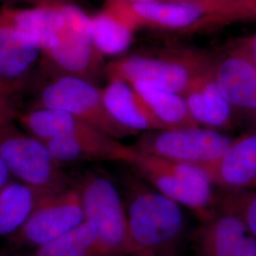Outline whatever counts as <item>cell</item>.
Segmentation results:
<instances>
[{
    "label": "cell",
    "instance_id": "7c38bea8",
    "mask_svg": "<svg viewBox=\"0 0 256 256\" xmlns=\"http://www.w3.org/2000/svg\"><path fill=\"white\" fill-rule=\"evenodd\" d=\"M60 164L86 162H119L130 164L136 151L118 140L99 132L90 136L52 138L43 142Z\"/></svg>",
    "mask_w": 256,
    "mask_h": 256
},
{
    "label": "cell",
    "instance_id": "8fae6325",
    "mask_svg": "<svg viewBox=\"0 0 256 256\" xmlns=\"http://www.w3.org/2000/svg\"><path fill=\"white\" fill-rule=\"evenodd\" d=\"M198 256H256V238L236 214L221 209L202 221L196 234Z\"/></svg>",
    "mask_w": 256,
    "mask_h": 256
},
{
    "label": "cell",
    "instance_id": "e0dca14e",
    "mask_svg": "<svg viewBox=\"0 0 256 256\" xmlns=\"http://www.w3.org/2000/svg\"><path fill=\"white\" fill-rule=\"evenodd\" d=\"M42 55L36 38L21 34L0 16V76L22 84Z\"/></svg>",
    "mask_w": 256,
    "mask_h": 256
},
{
    "label": "cell",
    "instance_id": "5bb4252c",
    "mask_svg": "<svg viewBox=\"0 0 256 256\" xmlns=\"http://www.w3.org/2000/svg\"><path fill=\"white\" fill-rule=\"evenodd\" d=\"M183 97L198 126L220 132L232 128V106L216 82L214 64L192 82Z\"/></svg>",
    "mask_w": 256,
    "mask_h": 256
},
{
    "label": "cell",
    "instance_id": "52a82bcc",
    "mask_svg": "<svg viewBox=\"0 0 256 256\" xmlns=\"http://www.w3.org/2000/svg\"><path fill=\"white\" fill-rule=\"evenodd\" d=\"M34 108L63 110L116 140L137 135L110 116L102 90L79 77L55 76L39 93Z\"/></svg>",
    "mask_w": 256,
    "mask_h": 256
},
{
    "label": "cell",
    "instance_id": "f1b7e54d",
    "mask_svg": "<svg viewBox=\"0 0 256 256\" xmlns=\"http://www.w3.org/2000/svg\"><path fill=\"white\" fill-rule=\"evenodd\" d=\"M16 1H28V2H34V3H36L37 6L38 5H42V4H44L45 2V0H16Z\"/></svg>",
    "mask_w": 256,
    "mask_h": 256
},
{
    "label": "cell",
    "instance_id": "3957f363",
    "mask_svg": "<svg viewBox=\"0 0 256 256\" xmlns=\"http://www.w3.org/2000/svg\"><path fill=\"white\" fill-rule=\"evenodd\" d=\"M0 158L10 176L43 196L72 186L45 144L19 129L14 120L0 122Z\"/></svg>",
    "mask_w": 256,
    "mask_h": 256
},
{
    "label": "cell",
    "instance_id": "5b68a950",
    "mask_svg": "<svg viewBox=\"0 0 256 256\" xmlns=\"http://www.w3.org/2000/svg\"><path fill=\"white\" fill-rule=\"evenodd\" d=\"M76 187L84 220L97 229L96 256H129L128 212L116 185L104 174L88 173Z\"/></svg>",
    "mask_w": 256,
    "mask_h": 256
},
{
    "label": "cell",
    "instance_id": "277c9868",
    "mask_svg": "<svg viewBox=\"0 0 256 256\" xmlns=\"http://www.w3.org/2000/svg\"><path fill=\"white\" fill-rule=\"evenodd\" d=\"M129 165L158 192L194 210L202 222L214 212V183L200 166L138 151Z\"/></svg>",
    "mask_w": 256,
    "mask_h": 256
},
{
    "label": "cell",
    "instance_id": "4316f807",
    "mask_svg": "<svg viewBox=\"0 0 256 256\" xmlns=\"http://www.w3.org/2000/svg\"><path fill=\"white\" fill-rule=\"evenodd\" d=\"M202 1L209 3L212 6L216 7V10H218L222 5H224V4H225L226 2H228L229 0H202Z\"/></svg>",
    "mask_w": 256,
    "mask_h": 256
},
{
    "label": "cell",
    "instance_id": "6da1fadb",
    "mask_svg": "<svg viewBox=\"0 0 256 256\" xmlns=\"http://www.w3.org/2000/svg\"><path fill=\"white\" fill-rule=\"evenodd\" d=\"M48 4L41 55L46 70L55 76H74L92 82L104 56L95 46L90 16L70 0H48Z\"/></svg>",
    "mask_w": 256,
    "mask_h": 256
},
{
    "label": "cell",
    "instance_id": "603a6c76",
    "mask_svg": "<svg viewBox=\"0 0 256 256\" xmlns=\"http://www.w3.org/2000/svg\"><path fill=\"white\" fill-rule=\"evenodd\" d=\"M256 20V0H229L207 19L205 28Z\"/></svg>",
    "mask_w": 256,
    "mask_h": 256
},
{
    "label": "cell",
    "instance_id": "8992f818",
    "mask_svg": "<svg viewBox=\"0 0 256 256\" xmlns=\"http://www.w3.org/2000/svg\"><path fill=\"white\" fill-rule=\"evenodd\" d=\"M200 55L192 52L174 54H135L122 57L106 64L108 79L129 84H144L162 90L184 95L192 82L212 66Z\"/></svg>",
    "mask_w": 256,
    "mask_h": 256
},
{
    "label": "cell",
    "instance_id": "ffe728a7",
    "mask_svg": "<svg viewBox=\"0 0 256 256\" xmlns=\"http://www.w3.org/2000/svg\"><path fill=\"white\" fill-rule=\"evenodd\" d=\"M90 18L95 46L102 56H114L126 52L134 40L135 30L108 10Z\"/></svg>",
    "mask_w": 256,
    "mask_h": 256
},
{
    "label": "cell",
    "instance_id": "d4e9b609",
    "mask_svg": "<svg viewBox=\"0 0 256 256\" xmlns=\"http://www.w3.org/2000/svg\"><path fill=\"white\" fill-rule=\"evenodd\" d=\"M230 52L242 55L256 64V34L236 40L230 46Z\"/></svg>",
    "mask_w": 256,
    "mask_h": 256
},
{
    "label": "cell",
    "instance_id": "ac0fdd59",
    "mask_svg": "<svg viewBox=\"0 0 256 256\" xmlns=\"http://www.w3.org/2000/svg\"><path fill=\"white\" fill-rule=\"evenodd\" d=\"M146 104L151 113L166 129L200 126L192 119L182 95L144 84H130Z\"/></svg>",
    "mask_w": 256,
    "mask_h": 256
},
{
    "label": "cell",
    "instance_id": "cb8c5ba5",
    "mask_svg": "<svg viewBox=\"0 0 256 256\" xmlns=\"http://www.w3.org/2000/svg\"><path fill=\"white\" fill-rule=\"evenodd\" d=\"M22 84L10 82L0 76V122L16 119L18 93Z\"/></svg>",
    "mask_w": 256,
    "mask_h": 256
},
{
    "label": "cell",
    "instance_id": "83f0119b",
    "mask_svg": "<svg viewBox=\"0 0 256 256\" xmlns=\"http://www.w3.org/2000/svg\"><path fill=\"white\" fill-rule=\"evenodd\" d=\"M131 3H149V2H156V1H178V0H120Z\"/></svg>",
    "mask_w": 256,
    "mask_h": 256
},
{
    "label": "cell",
    "instance_id": "44dd1931",
    "mask_svg": "<svg viewBox=\"0 0 256 256\" xmlns=\"http://www.w3.org/2000/svg\"><path fill=\"white\" fill-rule=\"evenodd\" d=\"M96 226L84 220L63 236L38 247L30 256H96Z\"/></svg>",
    "mask_w": 256,
    "mask_h": 256
},
{
    "label": "cell",
    "instance_id": "9c48e42d",
    "mask_svg": "<svg viewBox=\"0 0 256 256\" xmlns=\"http://www.w3.org/2000/svg\"><path fill=\"white\" fill-rule=\"evenodd\" d=\"M104 9L122 19L135 30L150 28L168 32H190L205 28L216 8L202 0L131 3L106 0Z\"/></svg>",
    "mask_w": 256,
    "mask_h": 256
},
{
    "label": "cell",
    "instance_id": "484cf974",
    "mask_svg": "<svg viewBox=\"0 0 256 256\" xmlns=\"http://www.w3.org/2000/svg\"><path fill=\"white\" fill-rule=\"evenodd\" d=\"M10 174L3 160L0 158V190L10 182Z\"/></svg>",
    "mask_w": 256,
    "mask_h": 256
},
{
    "label": "cell",
    "instance_id": "2e32d148",
    "mask_svg": "<svg viewBox=\"0 0 256 256\" xmlns=\"http://www.w3.org/2000/svg\"><path fill=\"white\" fill-rule=\"evenodd\" d=\"M102 94L110 116L124 128L136 134L166 129L128 82L111 79Z\"/></svg>",
    "mask_w": 256,
    "mask_h": 256
},
{
    "label": "cell",
    "instance_id": "d6986e66",
    "mask_svg": "<svg viewBox=\"0 0 256 256\" xmlns=\"http://www.w3.org/2000/svg\"><path fill=\"white\" fill-rule=\"evenodd\" d=\"M42 196L19 182H9L0 190V239L10 238L22 227Z\"/></svg>",
    "mask_w": 256,
    "mask_h": 256
},
{
    "label": "cell",
    "instance_id": "9a60e30c",
    "mask_svg": "<svg viewBox=\"0 0 256 256\" xmlns=\"http://www.w3.org/2000/svg\"><path fill=\"white\" fill-rule=\"evenodd\" d=\"M214 77L232 108L256 111V64L242 55L230 52L214 64Z\"/></svg>",
    "mask_w": 256,
    "mask_h": 256
},
{
    "label": "cell",
    "instance_id": "f546056e",
    "mask_svg": "<svg viewBox=\"0 0 256 256\" xmlns=\"http://www.w3.org/2000/svg\"><path fill=\"white\" fill-rule=\"evenodd\" d=\"M0 256H3V254H0Z\"/></svg>",
    "mask_w": 256,
    "mask_h": 256
},
{
    "label": "cell",
    "instance_id": "30bf717a",
    "mask_svg": "<svg viewBox=\"0 0 256 256\" xmlns=\"http://www.w3.org/2000/svg\"><path fill=\"white\" fill-rule=\"evenodd\" d=\"M84 221L76 186L42 196L22 227L10 239L20 247L36 248L79 226Z\"/></svg>",
    "mask_w": 256,
    "mask_h": 256
},
{
    "label": "cell",
    "instance_id": "ba28073f",
    "mask_svg": "<svg viewBox=\"0 0 256 256\" xmlns=\"http://www.w3.org/2000/svg\"><path fill=\"white\" fill-rule=\"evenodd\" d=\"M234 140L220 131L198 126L144 132L132 147L140 153L202 166L220 160Z\"/></svg>",
    "mask_w": 256,
    "mask_h": 256
},
{
    "label": "cell",
    "instance_id": "4fadbf2b",
    "mask_svg": "<svg viewBox=\"0 0 256 256\" xmlns=\"http://www.w3.org/2000/svg\"><path fill=\"white\" fill-rule=\"evenodd\" d=\"M200 167L225 190H256V130L234 138L216 162Z\"/></svg>",
    "mask_w": 256,
    "mask_h": 256
},
{
    "label": "cell",
    "instance_id": "7a4b0ae2",
    "mask_svg": "<svg viewBox=\"0 0 256 256\" xmlns=\"http://www.w3.org/2000/svg\"><path fill=\"white\" fill-rule=\"evenodd\" d=\"M128 192L129 256H180V204L134 180L128 182Z\"/></svg>",
    "mask_w": 256,
    "mask_h": 256
},
{
    "label": "cell",
    "instance_id": "7402d4cb",
    "mask_svg": "<svg viewBox=\"0 0 256 256\" xmlns=\"http://www.w3.org/2000/svg\"><path fill=\"white\" fill-rule=\"evenodd\" d=\"M225 191L220 198V208L238 216L256 238V190Z\"/></svg>",
    "mask_w": 256,
    "mask_h": 256
}]
</instances>
